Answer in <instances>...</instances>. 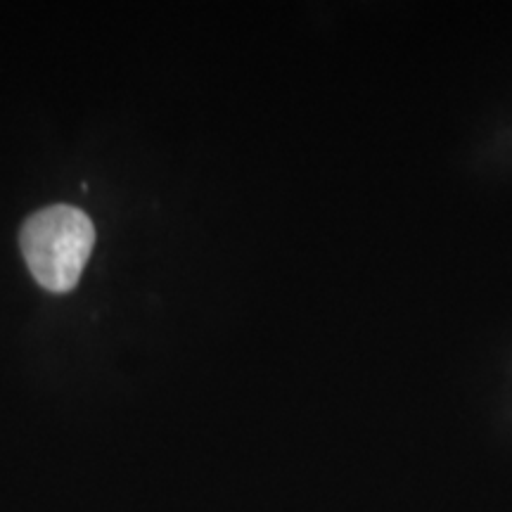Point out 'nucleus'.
<instances>
[{"label":"nucleus","instance_id":"nucleus-1","mask_svg":"<svg viewBox=\"0 0 512 512\" xmlns=\"http://www.w3.org/2000/svg\"><path fill=\"white\" fill-rule=\"evenodd\" d=\"M93 242V221L69 204L36 211L19 235L31 275L50 292L74 290L93 252Z\"/></svg>","mask_w":512,"mask_h":512}]
</instances>
